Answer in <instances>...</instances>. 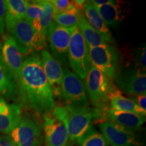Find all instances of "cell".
I'll return each instance as SVG.
<instances>
[{
    "instance_id": "7402d4cb",
    "label": "cell",
    "mask_w": 146,
    "mask_h": 146,
    "mask_svg": "<svg viewBox=\"0 0 146 146\" xmlns=\"http://www.w3.org/2000/svg\"><path fill=\"white\" fill-rule=\"evenodd\" d=\"M77 26L88 47H98L107 43L103 37L89 25L83 13L80 16Z\"/></svg>"
},
{
    "instance_id": "277c9868",
    "label": "cell",
    "mask_w": 146,
    "mask_h": 146,
    "mask_svg": "<svg viewBox=\"0 0 146 146\" xmlns=\"http://www.w3.org/2000/svg\"><path fill=\"white\" fill-rule=\"evenodd\" d=\"M64 74L60 89V97L65 107L89 106V102L84 82L68 68H64Z\"/></svg>"
},
{
    "instance_id": "2e32d148",
    "label": "cell",
    "mask_w": 146,
    "mask_h": 146,
    "mask_svg": "<svg viewBox=\"0 0 146 146\" xmlns=\"http://www.w3.org/2000/svg\"><path fill=\"white\" fill-rule=\"evenodd\" d=\"M126 5L127 3L123 1L111 0L108 4L96 8L108 27H116L127 15Z\"/></svg>"
},
{
    "instance_id": "30bf717a",
    "label": "cell",
    "mask_w": 146,
    "mask_h": 146,
    "mask_svg": "<svg viewBox=\"0 0 146 146\" xmlns=\"http://www.w3.org/2000/svg\"><path fill=\"white\" fill-rule=\"evenodd\" d=\"M9 135L16 146H41L43 140L40 123L35 118L28 116H22Z\"/></svg>"
},
{
    "instance_id": "484cf974",
    "label": "cell",
    "mask_w": 146,
    "mask_h": 146,
    "mask_svg": "<svg viewBox=\"0 0 146 146\" xmlns=\"http://www.w3.org/2000/svg\"><path fill=\"white\" fill-rule=\"evenodd\" d=\"M37 3L41 5L43 10V14L40 19V25H41V35L47 38V30L50 26L53 16L52 5L51 1L48 0H39L36 1Z\"/></svg>"
},
{
    "instance_id": "44dd1931",
    "label": "cell",
    "mask_w": 146,
    "mask_h": 146,
    "mask_svg": "<svg viewBox=\"0 0 146 146\" xmlns=\"http://www.w3.org/2000/svg\"><path fill=\"white\" fill-rule=\"evenodd\" d=\"M17 95V83L5 64L1 54V43H0V97L4 100L11 99Z\"/></svg>"
},
{
    "instance_id": "ffe728a7",
    "label": "cell",
    "mask_w": 146,
    "mask_h": 146,
    "mask_svg": "<svg viewBox=\"0 0 146 146\" xmlns=\"http://www.w3.org/2000/svg\"><path fill=\"white\" fill-rule=\"evenodd\" d=\"M29 3V1L27 0L5 1V29L8 33L18 21L25 18Z\"/></svg>"
},
{
    "instance_id": "52a82bcc",
    "label": "cell",
    "mask_w": 146,
    "mask_h": 146,
    "mask_svg": "<svg viewBox=\"0 0 146 146\" xmlns=\"http://www.w3.org/2000/svg\"><path fill=\"white\" fill-rule=\"evenodd\" d=\"M118 86L130 95L145 94V69L134 61L125 63L118 70L116 76Z\"/></svg>"
},
{
    "instance_id": "4dcf8cb0",
    "label": "cell",
    "mask_w": 146,
    "mask_h": 146,
    "mask_svg": "<svg viewBox=\"0 0 146 146\" xmlns=\"http://www.w3.org/2000/svg\"><path fill=\"white\" fill-rule=\"evenodd\" d=\"M0 146H16L10 137L0 135Z\"/></svg>"
},
{
    "instance_id": "1f68e13d",
    "label": "cell",
    "mask_w": 146,
    "mask_h": 146,
    "mask_svg": "<svg viewBox=\"0 0 146 146\" xmlns=\"http://www.w3.org/2000/svg\"><path fill=\"white\" fill-rule=\"evenodd\" d=\"M71 3H72L78 10L83 12L84 5H85V1H83V0H74V1H71Z\"/></svg>"
},
{
    "instance_id": "603a6c76",
    "label": "cell",
    "mask_w": 146,
    "mask_h": 146,
    "mask_svg": "<svg viewBox=\"0 0 146 146\" xmlns=\"http://www.w3.org/2000/svg\"><path fill=\"white\" fill-rule=\"evenodd\" d=\"M83 13L70 1V5L66 10L56 15H53L52 18L54 23L64 28H72L78 25L80 16Z\"/></svg>"
},
{
    "instance_id": "4316f807",
    "label": "cell",
    "mask_w": 146,
    "mask_h": 146,
    "mask_svg": "<svg viewBox=\"0 0 146 146\" xmlns=\"http://www.w3.org/2000/svg\"><path fill=\"white\" fill-rule=\"evenodd\" d=\"M51 3L52 5L53 15L64 12L70 5V1L68 0H52Z\"/></svg>"
},
{
    "instance_id": "7c38bea8",
    "label": "cell",
    "mask_w": 146,
    "mask_h": 146,
    "mask_svg": "<svg viewBox=\"0 0 146 146\" xmlns=\"http://www.w3.org/2000/svg\"><path fill=\"white\" fill-rule=\"evenodd\" d=\"M102 134L112 146H134L140 144L134 131L109 120L99 125Z\"/></svg>"
},
{
    "instance_id": "e0dca14e",
    "label": "cell",
    "mask_w": 146,
    "mask_h": 146,
    "mask_svg": "<svg viewBox=\"0 0 146 146\" xmlns=\"http://www.w3.org/2000/svg\"><path fill=\"white\" fill-rule=\"evenodd\" d=\"M21 106L0 97V133L10 134L21 119Z\"/></svg>"
},
{
    "instance_id": "d4e9b609",
    "label": "cell",
    "mask_w": 146,
    "mask_h": 146,
    "mask_svg": "<svg viewBox=\"0 0 146 146\" xmlns=\"http://www.w3.org/2000/svg\"><path fill=\"white\" fill-rule=\"evenodd\" d=\"M42 14H43V10L37 1H31L27 7L25 15V19L32 25L35 30L39 31L41 29L40 19H41Z\"/></svg>"
},
{
    "instance_id": "7a4b0ae2",
    "label": "cell",
    "mask_w": 146,
    "mask_h": 146,
    "mask_svg": "<svg viewBox=\"0 0 146 146\" xmlns=\"http://www.w3.org/2000/svg\"><path fill=\"white\" fill-rule=\"evenodd\" d=\"M43 116V129L47 146H66L68 131L65 106L56 105L52 111Z\"/></svg>"
},
{
    "instance_id": "6da1fadb",
    "label": "cell",
    "mask_w": 146,
    "mask_h": 146,
    "mask_svg": "<svg viewBox=\"0 0 146 146\" xmlns=\"http://www.w3.org/2000/svg\"><path fill=\"white\" fill-rule=\"evenodd\" d=\"M18 96L22 106L38 114L50 112L56 106L39 54L25 58L17 82Z\"/></svg>"
},
{
    "instance_id": "cb8c5ba5",
    "label": "cell",
    "mask_w": 146,
    "mask_h": 146,
    "mask_svg": "<svg viewBox=\"0 0 146 146\" xmlns=\"http://www.w3.org/2000/svg\"><path fill=\"white\" fill-rule=\"evenodd\" d=\"M79 146H108L109 144L104 136L98 132L93 126L83 135L81 137L77 139Z\"/></svg>"
},
{
    "instance_id": "3957f363",
    "label": "cell",
    "mask_w": 146,
    "mask_h": 146,
    "mask_svg": "<svg viewBox=\"0 0 146 146\" xmlns=\"http://www.w3.org/2000/svg\"><path fill=\"white\" fill-rule=\"evenodd\" d=\"M68 64L74 73L82 81L86 78L90 70L91 63L89 47L77 25L73 27L68 51Z\"/></svg>"
},
{
    "instance_id": "8fae6325",
    "label": "cell",
    "mask_w": 146,
    "mask_h": 146,
    "mask_svg": "<svg viewBox=\"0 0 146 146\" xmlns=\"http://www.w3.org/2000/svg\"><path fill=\"white\" fill-rule=\"evenodd\" d=\"M72 29L73 27L64 28L52 21L47 30L52 56L64 68H68V51Z\"/></svg>"
},
{
    "instance_id": "5b68a950",
    "label": "cell",
    "mask_w": 146,
    "mask_h": 146,
    "mask_svg": "<svg viewBox=\"0 0 146 146\" xmlns=\"http://www.w3.org/2000/svg\"><path fill=\"white\" fill-rule=\"evenodd\" d=\"M67 111L68 139L75 142L89 130L93 120L101 118V112L98 108L88 107H65Z\"/></svg>"
},
{
    "instance_id": "d6986e66",
    "label": "cell",
    "mask_w": 146,
    "mask_h": 146,
    "mask_svg": "<svg viewBox=\"0 0 146 146\" xmlns=\"http://www.w3.org/2000/svg\"><path fill=\"white\" fill-rule=\"evenodd\" d=\"M110 108L118 111L128 112L145 116L146 111L142 110L139 106L129 98H125L122 92L112 83L109 92Z\"/></svg>"
},
{
    "instance_id": "f546056e",
    "label": "cell",
    "mask_w": 146,
    "mask_h": 146,
    "mask_svg": "<svg viewBox=\"0 0 146 146\" xmlns=\"http://www.w3.org/2000/svg\"><path fill=\"white\" fill-rule=\"evenodd\" d=\"M131 100H133L135 103H136L144 111H146V96L145 94L141 95H131L130 98Z\"/></svg>"
},
{
    "instance_id": "4fadbf2b",
    "label": "cell",
    "mask_w": 146,
    "mask_h": 146,
    "mask_svg": "<svg viewBox=\"0 0 146 146\" xmlns=\"http://www.w3.org/2000/svg\"><path fill=\"white\" fill-rule=\"evenodd\" d=\"M39 56L42 68L52 89L54 98L60 97V89L64 74L62 66L47 50H42Z\"/></svg>"
},
{
    "instance_id": "d6a6232c",
    "label": "cell",
    "mask_w": 146,
    "mask_h": 146,
    "mask_svg": "<svg viewBox=\"0 0 146 146\" xmlns=\"http://www.w3.org/2000/svg\"><path fill=\"white\" fill-rule=\"evenodd\" d=\"M66 146H67V145H66Z\"/></svg>"
},
{
    "instance_id": "9c48e42d",
    "label": "cell",
    "mask_w": 146,
    "mask_h": 146,
    "mask_svg": "<svg viewBox=\"0 0 146 146\" xmlns=\"http://www.w3.org/2000/svg\"><path fill=\"white\" fill-rule=\"evenodd\" d=\"M91 64L110 80L116 78L119 65V53L114 45L108 43L98 47H89Z\"/></svg>"
},
{
    "instance_id": "f1b7e54d",
    "label": "cell",
    "mask_w": 146,
    "mask_h": 146,
    "mask_svg": "<svg viewBox=\"0 0 146 146\" xmlns=\"http://www.w3.org/2000/svg\"><path fill=\"white\" fill-rule=\"evenodd\" d=\"M133 61L142 68L145 69V46L141 47L135 56V59Z\"/></svg>"
},
{
    "instance_id": "9a60e30c",
    "label": "cell",
    "mask_w": 146,
    "mask_h": 146,
    "mask_svg": "<svg viewBox=\"0 0 146 146\" xmlns=\"http://www.w3.org/2000/svg\"><path fill=\"white\" fill-rule=\"evenodd\" d=\"M100 111L103 112L101 117L104 116L105 120L107 119L133 131L139 129L145 121V116L135 113L118 111L110 108H106Z\"/></svg>"
},
{
    "instance_id": "83f0119b",
    "label": "cell",
    "mask_w": 146,
    "mask_h": 146,
    "mask_svg": "<svg viewBox=\"0 0 146 146\" xmlns=\"http://www.w3.org/2000/svg\"><path fill=\"white\" fill-rule=\"evenodd\" d=\"M5 1L0 0V36H5Z\"/></svg>"
},
{
    "instance_id": "5bb4252c",
    "label": "cell",
    "mask_w": 146,
    "mask_h": 146,
    "mask_svg": "<svg viewBox=\"0 0 146 146\" xmlns=\"http://www.w3.org/2000/svg\"><path fill=\"white\" fill-rule=\"evenodd\" d=\"M3 39V43H1L3 60L9 72L17 83L25 58L12 36L10 35H5Z\"/></svg>"
},
{
    "instance_id": "8992f818",
    "label": "cell",
    "mask_w": 146,
    "mask_h": 146,
    "mask_svg": "<svg viewBox=\"0 0 146 146\" xmlns=\"http://www.w3.org/2000/svg\"><path fill=\"white\" fill-rule=\"evenodd\" d=\"M85 82V87L89 100L96 108L103 110L109 102L111 80L91 64Z\"/></svg>"
},
{
    "instance_id": "ba28073f",
    "label": "cell",
    "mask_w": 146,
    "mask_h": 146,
    "mask_svg": "<svg viewBox=\"0 0 146 146\" xmlns=\"http://www.w3.org/2000/svg\"><path fill=\"white\" fill-rule=\"evenodd\" d=\"M9 34L13 37L23 56H29L42 51L46 45L40 39L32 25L25 18L18 21Z\"/></svg>"
},
{
    "instance_id": "ac0fdd59",
    "label": "cell",
    "mask_w": 146,
    "mask_h": 146,
    "mask_svg": "<svg viewBox=\"0 0 146 146\" xmlns=\"http://www.w3.org/2000/svg\"><path fill=\"white\" fill-rule=\"evenodd\" d=\"M83 14L89 25L103 37L107 43H116V41L111 33L109 27L104 23L98 13V10H96V7L91 3L90 1H85Z\"/></svg>"
}]
</instances>
